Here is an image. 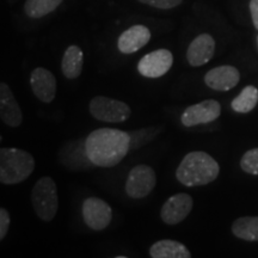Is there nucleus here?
Masks as SVG:
<instances>
[{
	"label": "nucleus",
	"mask_w": 258,
	"mask_h": 258,
	"mask_svg": "<svg viewBox=\"0 0 258 258\" xmlns=\"http://www.w3.org/2000/svg\"><path fill=\"white\" fill-rule=\"evenodd\" d=\"M215 41L209 34H201L194 40L186 50V60L190 66H203L214 56Z\"/></svg>",
	"instance_id": "ddd939ff"
},
{
	"label": "nucleus",
	"mask_w": 258,
	"mask_h": 258,
	"mask_svg": "<svg viewBox=\"0 0 258 258\" xmlns=\"http://www.w3.org/2000/svg\"><path fill=\"white\" fill-rule=\"evenodd\" d=\"M220 114V103L215 99H206V101H202L198 104L188 106L183 111L180 121L185 127H194V125L205 124L215 121Z\"/></svg>",
	"instance_id": "1a4fd4ad"
},
{
	"label": "nucleus",
	"mask_w": 258,
	"mask_h": 258,
	"mask_svg": "<svg viewBox=\"0 0 258 258\" xmlns=\"http://www.w3.org/2000/svg\"><path fill=\"white\" fill-rule=\"evenodd\" d=\"M173 63V55L167 49H158L141 57L138 63L139 73L146 78H160L169 72Z\"/></svg>",
	"instance_id": "0eeeda50"
},
{
	"label": "nucleus",
	"mask_w": 258,
	"mask_h": 258,
	"mask_svg": "<svg viewBox=\"0 0 258 258\" xmlns=\"http://www.w3.org/2000/svg\"><path fill=\"white\" fill-rule=\"evenodd\" d=\"M31 203L37 217L43 221H51L59 208V195L55 182L51 177H42L31 191Z\"/></svg>",
	"instance_id": "20e7f679"
},
{
	"label": "nucleus",
	"mask_w": 258,
	"mask_h": 258,
	"mask_svg": "<svg viewBox=\"0 0 258 258\" xmlns=\"http://www.w3.org/2000/svg\"><path fill=\"white\" fill-rule=\"evenodd\" d=\"M90 114L98 121L120 123L131 117L132 110L124 102L104 96H96L90 102Z\"/></svg>",
	"instance_id": "39448f33"
},
{
	"label": "nucleus",
	"mask_w": 258,
	"mask_h": 258,
	"mask_svg": "<svg viewBox=\"0 0 258 258\" xmlns=\"http://www.w3.org/2000/svg\"><path fill=\"white\" fill-rule=\"evenodd\" d=\"M156 185L157 176L152 167L138 165L129 171L125 180V192L132 199H144L152 192Z\"/></svg>",
	"instance_id": "423d86ee"
},
{
	"label": "nucleus",
	"mask_w": 258,
	"mask_h": 258,
	"mask_svg": "<svg viewBox=\"0 0 258 258\" xmlns=\"http://www.w3.org/2000/svg\"><path fill=\"white\" fill-rule=\"evenodd\" d=\"M30 84L34 95L43 103H50L56 96L55 76L43 67L34 70L30 76Z\"/></svg>",
	"instance_id": "9b49d317"
},
{
	"label": "nucleus",
	"mask_w": 258,
	"mask_h": 258,
	"mask_svg": "<svg viewBox=\"0 0 258 258\" xmlns=\"http://www.w3.org/2000/svg\"><path fill=\"white\" fill-rule=\"evenodd\" d=\"M194 206L192 198L188 194L180 192L172 195L165 201L160 211L161 220L166 225H177L190 214Z\"/></svg>",
	"instance_id": "9d476101"
},
{
	"label": "nucleus",
	"mask_w": 258,
	"mask_h": 258,
	"mask_svg": "<svg viewBox=\"0 0 258 258\" xmlns=\"http://www.w3.org/2000/svg\"><path fill=\"white\" fill-rule=\"evenodd\" d=\"M139 2L143 3V4L152 6V8H156V9L169 10L182 4L183 0H139Z\"/></svg>",
	"instance_id": "4be33fe9"
},
{
	"label": "nucleus",
	"mask_w": 258,
	"mask_h": 258,
	"mask_svg": "<svg viewBox=\"0 0 258 258\" xmlns=\"http://www.w3.org/2000/svg\"><path fill=\"white\" fill-rule=\"evenodd\" d=\"M83 50L78 46H70L64 51L61 71L67 79H77L83 71Z\"/></svg>",
	"instance_id": "f3484780"
},
{
	"label": "nucleus",
	"mask_w": 258,
	"mask_h": 258,
	"mask_svg": "<svg viewBox=\"0 0 258 258\" xmlns=\"http://www.w3.org/2000/svg\"><path fill=\"white\" fill-rule=\"evenodd\" d=\"M239 80V71L228 64L212 69L205 76L206 85L215 91H230L238 85Z\"/></svg>",
	"instance_id": "f8f14e48"
},
{
	"label": "nucleus",
	"mask_w": 258,
	"mask_h": 258,
	"mask_svg": "<svg viewBox=\"0 0 258 258\" xmlns=\"http://www.w3.org/2000/svg\"><path fill=\"white\" fill-rule=\"evenodd\" d=\"M258 103V90L252 85L246 86L243 89L239 95L232 101L231 106L235 112L246 114L253 110Z\"/></svg>",
	"instance_id": "6ab92c4d"
},
{
	"label": "nucleus",
	"mask_w": 258,
	"mask_h": 258,
	"mask_svg": "<svg viewBox=\"0 0 258 258\" xmlns=\"http://www.w3.org/2000/svg\"><path fill=\"white\" fill-rule=\"evenodd\" d=\"M152 258H190L191 253L184 244L177 240H159L154 243L150 249Z\"/></svg>",
	"instance_id": "dca6fc26"
},
{
	"label": "nucleus",
	"mask_w": 258,
	"mask_h": 258,
	"mask_svg": "<svg viewBox=\"0 0 258 258\" xmlns=\"http://www.w3.org/2000/svg\"><path fill=\"white\" fill-rule=\"evenodd\" d=\"M35 170V159L21 148L3 147L0 150V182L14 185L23 182Z\"/></svg>",
	"instance_id": "7ed1b4c3"
},
{
	"label": "nucleus",
	"mask_w": 258,
	"mask_h": 258,
	"mask_svg": "<svg viewBox=\"0 0 258 258\" xmlns=\"http://www.w3.org/2000/svg\"><path fill=\"white\" fill-rule=\"evenodd\" d=\"M250 12L254 28L258 30V0H251L250 2Z\"/></svg>",
	"instance_id": "b1692460"
},
{
	"label": "nucleus",
	"mask_w": 258,
	"mask_h": 258,
	"mask_svg": "<svg viewBox=\"0 0 258 258\" xmlns=\"http://www.w3.org/2000/svg\"><path fill=\"white\" fill-rule=\"evenodd\" d=\"M151 40V31L145 25H133L118 37V50L123 54H133L144 48Z\"/></svg>",
	"instance_id": "2eb2a0df"
},
{
	"label": "nucleus",
	"mask_w": 258,
	"mask_h": 258,
	"mask_svg": "<svg viewBox=\"0 0 258 258\" xmlns=\"http://www.w3.org/2000/svg\"><path fill=\"white\" fill-rule=\"evenodd\" d=\"M220 166L218 161L208 153L194 151L186 154L177 167L176 177L188 188L202 186L218 178Z\"/></svg>",
	"instance_id": "f03ea898"
},
{
	"label": "nucleus",
	"mask_w": 258,
	"mask_h": 258,
	"mask_svg": "<svg viewBox=\"0 0 258 258\" xmlns=\"http://www.w3.org/2000/svg\"><path fill=\"white\" fill-rule=\"evenodd\" d=\"M83 218L85 224L93 231H103L110 225L111 207L98 198H88L83 202Z\"/></svg>",
	"instance_id": "6e6552de"
},
{
	"label": "nucleus",
	"mask_w": 258,
	"mask_h": 258,
	"mask_svg": "<svg viewBox=\"0 0 258 258\" xmlns=\"http://www.w3.org/2000/svg\"><path fill=\"white\" fill-rule=\"evenodd\" d=\"M62 0H27L24 4V12L30 18H42L55 11Z\"/></svg>",
	"instance_id": "aec40b11"
},
{
	"label": "nucleus",
	"mask_w": 258,
	"mask_h": 258,
	"mask_svg": "<svg viewBox=\"0 0 258 258\" xmlns=\"http://www.w3.org/2000/svg\"><path fill=\"white\" fill-rule=\"evenodd\" d=\"M240 167L244 172L258 176V147L245 152L240 160Z\"/></svg>",
	"instance_id": "412c9836"
},
{
	"label": "nucleus",
	"mask_w": 258,
	"mask_h": 258,
	"mask_svg": "<svg viewBox=\"0 0 258 258\" xmlns=\"http://www.w3.org/2000/svg\"><path fill=\"white\" fill-rule=\"evenodd\" d=\"M11 219H10L9 212L5 208H0V240H4L8 234Z\"/></svg>",
	"instance_id": "5701e85b"
},
{
	"label": "nucleus",
	"mask_w": 258,
	"mask_h": 258,
	"mask_svg": "<svg viewBox=\"0 0 258 258\" xmlns=\"http://www.w3.org/2000/svg\"><path fill=\"white\" fill-rule=\"evenodd\" d=\"M131 135L116 128H98L85 139L89 159L95 166L114 167L131 150Z\"/></svg>",
	"instance_id": "f257e3e1"
},
{
	"label": "nucleus",
	"mask_w": 258,
	"mask_h": 258,
	"mask_svg": "<svg viewBox=\"0 0 258 258\" xmlns=\"http://www.w3.org/2000/svg\"><path fill=\"white\" fill-rule=\"evenodd\" d=\"M232 233L239 239L258 241V217H243L232 225Z\"/></svg>",
	"instance_id": "a211bd4d"
},
{
	"label": "nucleus",
	"mask_w": 258,
	"mask_h": 258,
	"mask_svg": "<svg viewBox=\"0 0 258 258\" xmlns=\"http://www.w3.org/2000/svg\"><path fill=\"white\" fill-rule=\"evenodd\" d=\"M0 117L9 127H19L23 121V112L14 93L5 83L0 84Z\"/></svg>",
	"instance_id": "4468645a"
},
{
	"label": "nucleus",
	"mask_w": 258,
	"mask_h": 258,
	"mask_svg": "<svg viewBox=\"0 0 258 258\" xmlns=\"http://www.w3.org/2000/svg\"><path fill=\"white\" fill-rule=\"evenodd\" d=\"M257 46H258V36H257Z\"/></svg>",
	"instance_id": "393cba45"
}]
</instances>
